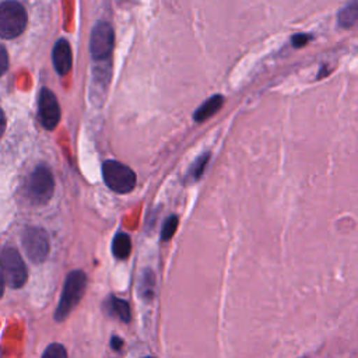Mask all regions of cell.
<instances>
[{
    "label": "cell",
    "instance_id": "7c38bea8",
    "mask_svg": "<svg viewBox=\"0 0 358 358\" xmlns=\"http://www.w3.org/2000/svg\"><path fill=\"white\" fill-rule=\"evenodd\" d=\"M131 242L127 234H117L112 242V252L117 259H126L130 255Z\"/></svg>",
    "mask_w": 358,
    "mask_h": 358
},
{
    "label": "cell",
    "instance_id": "9a60e30c",
    "mask_svg": "<svg viewBox=\"0 0 358 358\" xmlns=\"http://www.w3.org/2000/svg\"><path fill=\"white\" fill-rule=\"evenodd\" d=\"M178 224H179V220L176 215H169L165 222H164V227H162V232H161V239L162 241H169L173 234L176 232L178 229Z\"/></svg>",
    "mask_w": 358,
    "mask_h": 358
},
{
    "label": "cell",
    "instance_id": "4fadbf2b",
    "mask_svg": "<svg viewBox=\"0 0 358 358\" xmlns=\"http://www.w3.org/2000/svg\"><path fill=\"white\" fill-rule=\"evenodd\" d=\"M208 159H210V152H204L200 157H197V159L187 169L186 179L190 180V182L199 180L201 178V175L204 173V169H206V166L208 164Z\"/></svg>",
    "mask_w": 358,
    "mask_h": 358
},
{
    "label": "cell",
    "instance_id": "3957f363",
    "mask_svg": "<svg viewBox=\"0 0 358 358\" xmlns=\"http://www.w3.org/2000/svg\"><path fill=\"white\" fill-rule=\"evenodd\" d=\"M1 275L11 288H21L27 281L25 263L14 248H4L0 253Z\"/></svg>",
    "mask_w": 358,
    "mask_h": 358
},
{
    "label": "cell",
    "instance_id": "30bf717a",
    "mask_svg": "<svg viewBox=\"0 0 358 358\" xmlns=\"http://www.w3.org/2000/svg\"><path fill=\"white\" fill-rule=\"evenodd\" d=\"M222 105H224V96L221 94H214L199 106V109L193 113V119L199 123L204 122L210 119L213 115H215Z\"/></svg>",
    "mask_w": 358,
    "mask_h": 358
},
{
    "label": "cell",
    "instance_id": "ba28073f",
    "mask_svg": "<svg viewBox=\"0 0 358 358\" xmlns=\"http://www.w3.org/2000/svg\"><path fill=\"white\" fill-rule=\"evenodd\" d=\"M38 112H39V120L45 129L52 130L57 126L60 120V106L56 99V95L48 88H43L39 94Z\"/></svg>",
    "mask_w": 358,
    "mask_h": 358
},
{
    "label": "cell",
    "instance_id": "277c9868",
    "mask_svg": "<svg viewBox=\"0 0 358 358\" xmlns=\"http://www.w3.org/2000/svg\"><path fill=\"white\" fill-rule=\"evenodd\" d=\"M102 172L105 183L116 193H129L136 186V173L122 162L106 161Z\"/></svg>",
    "mask_w": 358,
    "mask_h": 358
},
{
    "label": "cell",
    "instance_id": "44dd1931",
    "mask_svg": "<svg viewBox=\"0 0 358 358\" xmlns=\"http://www.w3.org/2000/svg\"><path fill=\"white\" fill-rule=\"evenodd\" d=\"M3 289H4V278H3V275L0 274V296L3 295Z\"/></svg>",
    "mask_w": 358,
    "mask_h": 358
},
{
    "label": "cell",
    "instance_id": "8992f818",
    "mask_svg": "<svg viewBox=\"0 0 358 358\" xmlns=\"http://www.w3.org/2000/svg\"><path fill=\"white\" fill-rule=\"evenodd\" d=\"M113 29L108 22H98L91 34L90 50L95 60H105L113 49Z\"/></svg>",
    "mask_w": 358,
    "mask_h": 358
},
{
    "label": "cell",
    "instance_id": "e0dca14e",
    "mask_svg": "<svg viewBox=\"0 0 358 358\" xmlns=\"http://www.w3.org/2000/svg\"><path fill=\"white\" fill-rule=\"evenodd\" d=\"M309 39H310V35L308 34H296L291 38V43L294 48H302L309 42Z\"/></svg>",
    "mask_w": 358,
    "mask_h": 358
},
{
    "label": "cell",
    "instance_id": "52a82bcc",
    "mask_svg": "<svg viewBox=\"0 0 358 358\" xmlns=\"http://www.w3.org/2000/svg\"><path fill=\"white\" fill-rule=\"evenodd\" d=\"M22 246L32 262L41 263L49 253V238L41 228H28L22 235Z\"/></svg>",
    "mask_w": 358,
    "mask_h": 358
},
{
    "label": "cell",
    "instance_id": "2e32d148",
    "mask_svg": "<svg viewBox=\"0 0 358 358\" xmlns=\"http://www.w3.org/2000/svg\"><path fill=\"white\" fill-rule=\"evenodd\" d=\"M42 358H67V352L62 344H50L45 350Z\"/></svg>",
    "mask_w": 358,
    "mask_h": 358
},
{
    "label": "cell",
    "instance_id": "d6986e66",
    "mask_svg": "<svg viewBox=\"0 0 358 358\" xmlns=\"http://www.w3.org/2000/svg\"><path fill=\"white\" fill-rule=\"evenodd\" d=\"M110 344H112V347H113L115 350H120V348H122V345H123V340H122V338H119V337H112Z\"/></svg>",
    "mask_w": 358,
    "mask_h": 358
},
{
    "label": "cell",
    "instance_id": "7a4b0ae2",
    "mask_svg": "<svg viewBox=\"0 0 358 358\" xmlns=\"http://www.w3.org/2000/svg\"><path fill=\"white\" fill-rule=\"evenodd\" d=\"M27 11L24 6L14 0L0 4V36L13 39L22 34L27 25Z\"/></svg>",
    "mask_w": 358,
    "mask_h": 358
},
{
    "label": "cell",
    "instance_id": "5bb4252c",
    "mask_svg": "<svg viewBox=\"0 0 358 358\" xmlns=\"http://www.w3.org/2000/svg\"><path fill=\"white\" fill-rule=\"evenodd\" d=\"M110 308L112 310L115 312V315H117V317L126 323L130 322V306L126 301L120 299V298H116V296H112L110 298Z\"/></svg>",
    "mask_w": 358,
    "mask_h": 358
},
{
    "label": "cell",
    "instance_id": "9c48e42d",
    "mask_svg": "<svg viewBox=\"0 0 358 358\" xmlns=\"http://www.w3.org/2000/svg\"><path fill=\"white\" fill-rule=\"evenodd\" d=\"M73 56L70 45L66 39H59L53 48V64L59 74L64 76L71 70Z\"/></svg>",
    "mask_w": 358,
    "mask_h": 358
},
{
    "label": "cell",
    "instance_id": "ac0fdd59",
    "mask_svg": "<svg viewBox=\"0 0 358 358\" xmlns=\"http://www.w3.org/2000/svg\"><path fill=\"white\" fill-rule=\"evenodd\" d=\"M7 67H8V56H7L6 49L0 45V76L4 74Z\"/></svg>",
    "mask_w": 358,
    "mask_h": 358
},
{
    "label": "cell",
    "instance_id": "8fae6325",
    "mask_svg": "<svg viewBox=\"0 0 358 358\" xmlns=\"http://www.w3.org/2000/svg\"><path fill=\"white\" fill-rule=\"evenodd\" d=\"M337 22L341 28L358 27V0H350L337 14Z\"/></svg>",
    "mask_w": 358,
    "mask_h": 358
},
{
    "label": "cell",
    "instance_id": "7402d4cb",
    "mask_svg": "<svg viewBox=\"0 0 358 358\" xmlns=\"http://www.w3.org/2000/svg\"><path fill=\"white\" fill-rule=\"evenodd\" d=\"M147 358H152V357H147Z\"/></svg>",
    "mask_w": 358,
    "mask_h": 358
},
{
    "label": "cell",
    "instance_id": "6da1fadb",
    "mask_svg": "<svg viewBox=\"0 0 358 358\" xmlns=\"http://www.w3.org/2000/svg\"><path fill=\"white\" fill-rule=\"evenodd\" d=\"M85 285H87V275L81 270H74L69 273L63 285V292L60 296L59 306L55 312L56 320L62 322L69 316V313L74 309V306L83 298Z\"/></svg>",
    "mask_w": 358,
    "mask_h": 358
},
{
    "label": "cell",
    "instance_id": "ffe728a7",
    "mask_svg": "<svg viewBox=\"0 0 358 358\" xmlns=\"http://www.w3.org/2000/svg\"><path fill=\"white\" fill-rule=\"evenodd\" d=\"M6 129V116H4V112L0 109V136L3 134Z\"/></svg>",
    "mask_w": 358,
    "mask_h": 358
},
{
    "label": "cell",
    "instance_id": "5b68a950",
    "mask_svg": "<svg viewBox=\"0 0 358 358\" xmlns=\"http://www.w3.org/2000/svg\"><path fill=\"white\" fill-rule=\"evenodd\" d=\"M53 189L55 180L49 168L43 165L35 168L27 183V192L31 201L35 204L46 203L52 197Z\"/></svg>",
    "mask_w": 358,
    "mask_h": 358
}]
</instances>
